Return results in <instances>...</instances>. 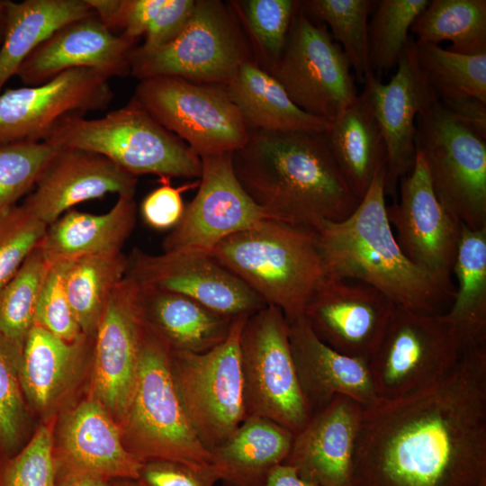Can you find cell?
<instances>
[{
  "label": "cell",
  "mask_w": 486,
  "mask_h": 486,
  "mask_svg": "<svg viewBox=\"0 0 486 486\" xmlns=\"http://www.w3.org/2000/svg\"><path fill=\"white\" fill-rule=\"evenodd\" d=\"M486 475V345L434 384L363 408L356 486H476Z\"/></svg>",
  "instance_id": "1"
},
{
  "label": "cell",
  "mask_w": 486,
  "mask_h": 486,
  "mask_svg": "<svg viewBox=\"0 0 486 486\" xmlns=\"http://www.w3.org/2000/svg\"><path fill=\"white\" fill-rule=\"evenodd\" d=\"M231 163L245 192L273 220L313 230L346 219L360 202L326 132L250 130Z\"/></svg>",
  "instance_id": "2"
},
{
  "label": "cell",
  "mask_w": 486,
  "mask_h": 486,
  "mask_svg": "<svg viewBox=\"0 0 486 486\" xmlns=\"http://www.w3.org/2000/svg\"><path fill=\"white\" fill-rule=\"evenodd\" d=\"M385 176L382 166L348 217L313 229L328 274L373 286L397 307L436 314L454 300L455 289L415 266L401 251L387 218Z\"/></svg>",
  "instance_id": "3"
},
{
  "label": "cell",
  "mask_w": 486,
  "mask_h": 486,
  "mask_svg": "<svg viewBox=\"0 0 486 486\" xmlns=\"http://www.w3.org/2000/svg\"><path fill=\"white\" fill-rule=\"evenodd\" d=\"M288 321L328 277L312 229L266 219L220 241L210 253Z\"/></svg>",
  "instance_id": "4"
},
{
  "label": "cell",
  "mask_w": 486,
  "mask_h": 486,
  "mask_svg": "<svg viewBox=\"0 0 486 486\" xmlns=\"http://www.w3.org/2000/svg\"><path fill=\"white\" fill-rule=\"evenodd\" d=\"M42 141L99 154L135 176L191 178L200 177L202 172L200 157L132 99L101 118L66 115Z\"/></svg>",
  "instance_id": "5"
},
{
  "label": "cell",
  "mask_w": 486,
  "mask_h": 486,
  "mask_svg": "<svg viewBox=\"0 0 486 486\" xmlns=\"http://www.w3.org/2000/svg\"><path fill=\"white\" fill-rule=\"evenodd\" d=\"M122 419L128 450L141 463L167 460L193 466L212 464L211 452L197 436L177 394L170 349L146 326L136 381Z\"/></svg>",
  "instance_id": "6"
},
{
  "label": "cell",
  "mask_w": 486,
  "mask_h": 486,
  "mask_svg": "<svg viewBox=\"0 0 486 486\" xmlns=\"http://www.w3.org/2000/svg\"><path fill=\"white\" fill-rule=\"evenodd\" d=\"M248 416L268 418L293 434L312 416L302 391L283 311L265 306L248 317L239 339Z\"/></svg>",
  "instance_id": "7"
},
{
  "label": "cell",
  "mask_w": 486,
  "mask_h": 486,
  "mask_svg": "<svg viewBox=\"0 0 486 486\" xmlns=\"http://www.w3.org/2000/svg\"><path fill=\"white\" fill-rule=\"evenodd\" d=\"M247 319L235 318L226 339L206 352L170 350L177 394L193 428L209 451L223 443L248 418L239 354Z\"/></svg>",
  "instance_id": "8"
},
{
  "label": "cell",
  "mask_w": 486,
  "mask_h": 486,
  "mask_svg": "<svg viewBox=\"0 0 486 486\" xmlns=\"http://www.w3.org/2000/svg\"><path fill=\"white\" fill-rule=\"evenodd\" d=\"M416 148L440 203L468 229L486 228V140L437 100L417 116Z\"/></svg>",
  "instance_id": "9"
},
{
  "label": "cell",
  "mask_w": 486,
  "mask_h": 486,
  "mask_svg": "<svg viewBox=\"0 0 486 486\" xmlns=\"http://www.w3.org/2000/svg\"><path fill=\"white\" fill-rule=\"evenodd\" d=\"M134 49L130 75L139 80L169 76L223 85L251 60L235 11L219 0H196L184 28L166 45L148 53Z\"/></svg>",
  "instance_id": "10"
},
{
  "label": "cell",
  "mask_w": 486,
  "mask_h": 486,
  "mask_svg": "<svg viewBox=\"0 0 486 486\" xmlns=\"http://www.w3.org/2000/svg\"><path fill=\"white\" fill-rule=\"evenodd\" d=\"M131 99L200 158L233 153L248 140L249 130L222 85L155 76L140 80Z\"/></svg>",
  "instance_id": "11"
},
{
  "label": "cell",
  "mask_w": 486,
  "mask_h": 486,
  "mask_svg": "<svg viewBox=\"0 0 486 486\" xmlns=\"http://www.w3.org/2000/svg\"><path fill=\"white\" fill-rule=\"evenodd\" d=\"M461 340L446 314L396 306L377 349L368 360L378 399L400 397L438 382L458 363Z\"/></svg>",
  "instance_id": "12"
},
{
  "label": "cell",
  "mask_w": 486,
  "mask_h": 486,
  "mask_svg": "<svg viewBox=\"0 0 486 486\" xmlns=\"http://www.w3.org/2000/svg\"><path fill=\"white\" fill-rule=\"evenodd\" d=\"M350 69L328 27L312 21L299 1L284 50L267 72L297 107L330 122L358 95Z\"/></svg>",
  "instance_id": "13"
},
{
  "label": "cell",
  "mask_w": 486,
  "mask_h": 486,
  "mask_svg": "<svg viewBox=\"0 0 486 486\" xmlns=\"http://www.w3.org/2000/svg\"><path fill=\"white\" fill-rule=\"evenodd\" d=\"M399 184V199L386 206L399 247L415 266L454 287L451 274L463 224L438 201L426 159L417 148L413 167Z\"/></svg>",
  "instance_id": "14"
},
{
  "label": "cell",
  "mask_w": 486,
  "mask_h": 486,
  "mask_svg": "<svg viewBox=\"0 0 486 486\" xmlns=\"http://www.w3.org/2000/svg\"><path fill=\"white\" fill-rule=\"evenodd\" d=\"M232 153L201 158L199 189L162 243L163 252L210 254L226 238L271 219L245 192Z\"/></svg>",
  "instance_id": "15"
},
{
  "label": "cell",
  "mask_w": 486,
  "mask_h": 486,
  "mask_svg": "<svg viewBox=\"0 0 486 486\" xmlns=\"http://www.w3.org/2000/svg\"><path fill=\"white\" fill-rule=\"evenodd\" d=\"M113 99L109 78L88 68L66 70L35 86L0 94V147L42 141L62 117L107 109Z\"/></svg>",
  "instance_id": "16"
},
{
  "label": "cell",
  "mask_w": 486,
  "mask_h": 486,
  "mask_svg": "<svg viewBox=\"0 0 486 486\" xmlns=\"http://www.w3.org/2000/svg\"><path fill=\"white\" fill-rule=\"evenodd\" d=\"M125 276L139 286L184 295L233 319L248 317L266 306L211 254L163 252L152 255L134 248L127 255Z\"/></svg>",
  "instance_id": "17"
},
{
  "label": "cell",
  "mask_w": 486,
  "mask_h": 486,
  "mask_svg": "<svg viewBox=\"0 0 486 486\" xmlns=\"http://www.w3.org/2000/svg\"><path fill=\"white\" fill-rule=\"evenodd\" d=\"M361 94L382 131L387 163L385 194L394 196L401 178L413 167L418 114L438 99L420 66L410 38L396 73L384 84L374 74L364 79Z\"/></svg>",
  "instance_id": "18"
},
{
  "label": "cell",
  "mask_w": 486,
  "mask_h": 486,
  "mask_svg": "<svg viewBox=\"0 0 486 486\" xmlns=\"http://www.w3.org/2000/svg\"><path fill=\"white\" fill-rule=\"evenodd\" d=\"M396 305L366 284L329 276L308 302L303 317L334 350L368 361L377 349Z\"/></svg>",
  "instance_id": "19"
},
{
  "label": "cell",
  "mask_w": 486,
  "mask_h": 486,
  "mask_svg": "<svg viewBox=\"0 0 486 486\" xmlns=\"http://www.w3.org/2000/svg\"><path fill=\"white\" fill-rule=\"evenodd\" d=\"M144 329L139 286L125 276L111 292L93 338L97 400L121 419L133 392Z\"/></svg>",
  "instance_id": "20"
},
{
  "label": "cell",
  "mask_w": 486,
  "mask_h": 486,
  "mask_svg": "<svg viewBox=\"0 0 486 486\" xmlns=\"http://www.w3.org/2000/svg\"><path fill=\"white\" fill-rule=\"evenodd\" d=\"M135 40L111 31L94 13L56 30L23 60L15 76L26 85H42L72 68H88L109 79L130 75Z\"/></svg>",
  "instance_id": "21"
},
{
  "label": "cell",
  "mask_w": 486,
  "mask_h": 486,
  "mask_svg": "<svg viewBox=\"0 0 486 486\" xmlns=\"http://www.w3.org/2000/svg\"><path fill=\"white\" fill-rule=\"evenodd\" d=\"M137 176L99 154L58 148L22 204L47 226L80 202L107 194H135Z\"/></svg>",
  "instance_id": "22"
},
{
  "label": "cell",
  "mask_w": 486,
  "mask_h": 486,
  "mask_svg": "<svg viewBox=\"0 0 486 486\" xmlns=\"http://www.w3.org/2000/svg\"><path fill=\"white\" fill-rule=\"evenodd\" d=\"M363 406L336 395L294 434L284 462L320 486H356V454Z\"/></svg>",
  "instance_id": "23"
},
{
  "label": "cell",
  "mask_w": 486,
  "mask_h": 486,
  "mask_svg": "<svg viewBox=\"0 0 486 486\" xmlns=\"http://www.w3.org/2000/svg\"><path fill=\"white\" fill-rule=\"evenodd\" d=\"M289 323V339L302 391L312 414L336 395L363 407L379 399L368 361L341 354L321 341L303 316Z\"/></svg>",
  "instance_id": "24"
},
{
  "label": "cell",
  "mask_w": 486,
  "mask_h": 486,
  "mask_svg": "<svg viewBox=\"0 0 486 486\" xmlns=\"http://www.w3.org/2000/svg\"><path fill=\"white\" fill-rule=\"evenodd\" d=\"M67 475L138 480L142 463L125 446L120 428L96 400L78 405L62 429Z\"/></svg>",
  "instance_id": "25"
},
{
  "label": "cell",
  "mask_w": 486,
  "mask_h": 486,
  "mask_svg": "<svg viewBox=\"0 0 486 486\" xmlns=\"http://www.w3.org/2000/svg\"><path fill=\"white\" fill-rule=\"evenodd\" d=\"M136 214L132 194L119 195L103 214L69 210L47 227L39 247L50 265L122 252L135 228Z\"/></svg>",
  "instance_id": "26"
},
{
  "label": "cell",
  "mask_w": 486,
  "mask_h": 486,
  "mask_svg": "<svg viewBox=\"0 0 486 486\" xmlns=\"http://www.w3.org/2000/svg\"><path fill=\"white\" fill-rule=\"evenodd\" d=\"M139 304L145 326L171 351L213 348L226 339L235 319L184 295L148 287L139 286Z\"/></svg>",
  "instance_id": "27"
},
{
  "label": "cell",
  "mask_w": 486,
  "mask_h": 486,
  "mask_svg": "<svg viewBox=\"0 0 486 486\" xmlns=\"http://www.w3.org/2000/svg\"><path fill=\"white\" fill-rule=\"evenodd\" d=\"M294 434L266 418L248 416L220 445L212 449V464L225 486H265L269 472L284 464Z\"/></svg>",
  "instance_id": "28"
},
{
  "label": "cell",
  "mask_w": 486,
  "mask_h": 486,
  "mask_svg": "<svg viewBox=\"0 0 486 486\" xmlns=\"http://www.w3.org/2000/svg\"><path fill=\"white\" fill-rule=\"evenodd\" d=\"M222 86L249 131L326 132L328 129L330 122L297 107L276 79L252 60L240 65Z\"/></svg>",
  "instance_id": "29"
},
{
  "label": "cell",
  "mask_w": 486,
  "mask_h": 486,
  "mask_svg": "<svg viewBox=\"0 0 486 486\" xmlns=\"http://www.w3.org/2000/svg\"><path fill=\"white\" fill-rule=\"evenodd\" d=\"M326 136L338 168L361 200L387 163L382 131L362 94L330 122Z\"/></svg>",
  "instance_id": "30"
},
{
  "label": "cell",
  "mask_w": 486,
  "mask_h": 486,
  "mask_svg": "<svg viewBox=\"0 0 486 486\" xmlns=\"http://www.w3.org/2000/svg\"><path fill=\"white\" fill-rule=\"evenodd\" d=\"M89 337L67 342L34 325L18 364L23 395L38 409L48 408L61 394L86 350Z\"/></svg>",
  "instance_id": "31"
},
{
  "label": "cell",
  "mask_w": 486,
  "mask_h": 486,
  "mask_svg": "<svg viewBox=\"0 0 486 486\" xmlns=\"http://www.w3.org/2000/svg\"><path fill=\"white\" fill-rule=\"evenodd\" d=\"M94 13L86 0L12 1L0 48V90L32 51L56 30Z\"/></svg>",
  "instance_id": "32"
},
{
  "label": "cell",
  "mask_w": 486,
  "mask_h": 486,
  "mask_svg": "<svg viewBox=\"0 0 486 486\" xmlns=\"http://www.w3.org/2000/svg\"><path fill=\"white\" fill-rule=\"evenodd\" d=\"M452 273L458 282L454 303L446 314L463 346L486 345V228L463 225Z\"/></svg>",
  "instance_id": "33"
},
{
  "label": "cell",
  "mask_w": 486,
  "mask_h": 486,
  "mask_svg": "<svg viewBox=\"0 0 486 486\" xmlns=\"http://www.w3.org/2000/svg\"><path fill=\"white\" fill-rule=\"evenodd\" d=\"M127 256L122 252L85 256L68 263L64 284L75 318L94 338L108 298L125 277Z\"/></svg>",
  "instance_id": "34"
},
{
  "label": "cell",
  "mask_w": 486,
  "mask_h": 486,
  "mask_svg": "<svg viewBox=\"0 0 486 486\" xmlns=\"http://www.w3.org/2000/svg\"><path fill=\"white\" fill-rule=\"evenodd\" d=\"M410 32L418 44L448 40L450 51L486 53V0H432L416 18Z\"/></svg>",
  "instance_id": "35"
},
{
  "label": "cell",
  "mask_w": 486,
  "mask_h": 486,
  "mask_svg": "<svg viewBox=\"0 0 486 486\" xmlns=\"http://www.w3.org/2000/svg\"><path fill=\"white\" fill-rule=\"evenodd\" d=\"M50 266L38 246L0 289V343L17 368L27 336L34 326L38 300Z\"/></svg>",
  "instance_id": "36"
},
{
  "label": "cell",
  "mask_w": 486,
  "mask_h": 486,
  "mask_svg": "<svg viewBox=\"0 0 486 486\" xmlns=\"http://www.w3.org/2000/svg\"><path fill=\"white\" fill-rule=\"evenodd\" d=\"M376 2L370 0L300 1L314 22L328 24L359 82L373 75L369 59L368 16Z\"/></svg>",
  "instance_id": "37"
},
{
  "label": "cell",
  "mask_w": 486,
  "mask_h": 486,
  "mask_svg": "<svg viewBox=\"0 0 486 486\" xmlns=\"http://www.w3.org/2000/svg\"><path fill=\"white\" fill-rule=\"evenodd\" d=\"M416 50L438 101L472 96L486 103V53L464 55L418 43Z\"/></svg>",
  "instance_id": "38"
},
{
  "label": "cell",
  "mask_w": 486,
  "mask_h": 486,
  "mask_svg": "<svg viewBox=\"0 0 486 486\" xmlns=\"http://www.w3.org/2000/svg\"><path fill=\"white\" fill-rule=\"evenodd\" d=\"M368 24L369 59L374 76L397 67L410 40L409 32L428 0H382Z\"/></svg>",
  "instance_id": "39"
},
{
  "label": "cell",
  "mask_w": 486,
  "mask_h": 486,
  "mask_svg": "<svg viewBox=\"0 0 486 486\" xmlns=\"http://www.w3.org/2000/svg\"><path fill=\"white\" fill-rule=\"evenodd\" d=\"M58 148L46 142H22L0 147V217L30 193Z\"/></svg>",
  "instance_id": "40"
},
{
  "label": "cell",
  "mask_w": 486,
  "mask_h": 486,
  "mask_svg": "<svg viewBox=\"0 0 486 486\" xmlns=\"http://www.w3.org/2000/svg\"><path fill=\"white\" fill-rule=\"evenodd\" d=\"M232 5L244 19L269 69L284 50L299 1L248 0Z\"/></svg>",
  "instance_id": "41"
},
{
  "label": "cell",
  "mask_w": 486,
  "mask_h": 486,
  "mask_svg": "<svg viewBox=\"0 0 486 486\" xmlns=\"http://www.w3.org/2000/svg\"><path fill=\"white\" fill-rule=\"evenodd\" d=\"M52 434L40 427L29 443L11 456H2L0 486H57Z\"/></svg>",
  "instance_id": "42"
},
{
  "label": "cell",
  "mask_w": 486,
  "mask_h": 486,
  "mask_svg": "<svg viewBox=\"0 0 486 486\" xmlns=\"http://www.w3.org/2000/svg\"><path fill=\"white\" fill-rule=\"evenodd\" d=\"M47 227L22 203L0 217V289L39 246Z\"/></svg>",
  "instance_id": "43"
},
{
  "label": "cell",
  "mask_w": 486,
  "mask_h": 486,
  "mask_svg": "<svg viewBox=\"0 0 486 486\" xmlns=\"http://www.w3.org/2000/svg\"><path fill=\"white\" fill-rule=\"evenodd\" d=\"M69 262L50 265L37 303L34 325L73 343L85 336L67 296L64 277Z\"/></svg>",
  "instance_id": "44"
},
{
  "label": "cell",
  "mask_w": 486,
  "mask_h": 486,
  "mask_svg": "<svg viewBox=\"0 0 486 486\" xmlns=\"http://www.w3.org/2000/svg\"><path fill=\"white\" fill-rule=\"evenodd\" d=\"M25 420L23 392L17 364L0 343V452L11 456L17 447Z\"/></svg>",
  "instance_id": "45"
},
{
  "label": "cell",
  "mask_w": 486,
  "mask_h": 486,
  "mask_svg": "<svg viewBox=\"0 0 486 486\" xmlns=\"http://www.w3.org/2000/svg\"><path fill=\"white\" fill-rule=\"evenodd\" d=\"M138 481L143 486H214L220 481V472L213 464L193 466L153 460L142 463Z\"/></svg>",
  "instance_id": "46"
},
{
  "label": "cell",
  "mask_w": 486,
  "mask_h": 486,
  "mask_svg": "<svg viewBox=\"0 0 486 486\" xmlns=\"http://www.w3.org/2000/svg\"><path fill=\"white\" fill-rule=\"evenodd\" d=\"M161 185L151 191L140 204V214L144 222L154 230L174 229L183 217L184 208L182 192L193 185L174 187L170 178L160 177Z\"/></svg>",
  "instance_id": "47"
},
{
  "label": "cell",
  "mask_w": 486,
  "mask_h": 486,
  "mask_svg": "<svg viewBox=\"0 0 486 486\" xmlns=\"http://www.w3.org/2000/svg\"><path fill=\"white\" fill-rule=\"evenodd\" d=\"M195 0H166L144 33V41L135 47L139 53L154 51L173 40L189 21Z\"/></svg>",
  "instance_id": "48"
},
{
  "label": "cell",
  "mask_w": 486,
  "mask_h": 486,
  "mask_svg": "<svg viewBox=\"0 0 486 486\" xmlns=\"http://www.w3.org/2000/svg\"><path fill=\"white\" fill-rule=\"evenodd\" d=\"M438 102L459 122L486 140V103L472 96Z\"/></svg>",
  "instance_id": "49"
},
{
  "label": "cell",
  "mask_w": 486,
  "mask_h": 486,
  "mask_svg": "<svg viewBox=\"0 0 486 486\" xmlns=\"http://www.w3.org/2000/svg\"><path fill=\"white\" fill-rule=\"evenodd\" d=\"M265 486H320L302 477L297 470L285 463L275 466L268 474Z\"/></svg>",
  "instance_id": "50"
},
{
  "label": "cell",
  "mask_w": 486,
  "mask_h": 486,
  "mask_svg": "<svg viewBox=\"0 0 486 486\" xmlns=\"http://www.w3.org/2000/svg\"><path fill=\"white\" fill-rule=\"evenodd\" d=\"M57 486H111V483L100 477L80 475L63 480L62 483Z\"/></svg>",
  "instance_id": "51"
},
{
  "label": "cell",
  "mask_w": 486,
  "mask_h": 486,
  "mask_svg": "<svg viewBox=\"0 0 486 486\" xmlns=\"http://www.w3.org/2000/svg\"><path fill=\"white\" fill-rule=\"evenodd\" d=\"M11 0H0V45L3 43L9 18Z\"/></svg>",
  "instance_id": "52"
},
{
  "label": "cell",
  "mask_w": 486,
  "mask_h": 486,
  "mask_svg": "<svg viewBox=\"0 0 486 486\" xmlns=\"http://www.w3.org/2000/svg\"><path fill=\"white\" fill-rule=\"evenodd\" d=\"M111 486H143L138 480L116 479Z\"/></svg>",
  "instance_id": "53"
},
{
  "label": "cell",
  "mask_w": 486,
  "mask_h": 486,
  "mask_svg": "<svg viewBox=\"0 0 486 486\" xmlns=\"http://www.w3.org/2000/svg\"><path fill=\"white\" fill-rule=\"evenodd\" d=\"M476 486H486V475L480 479Z\"/></svg>",
  "instance_id": "54"
}]
</instances>
